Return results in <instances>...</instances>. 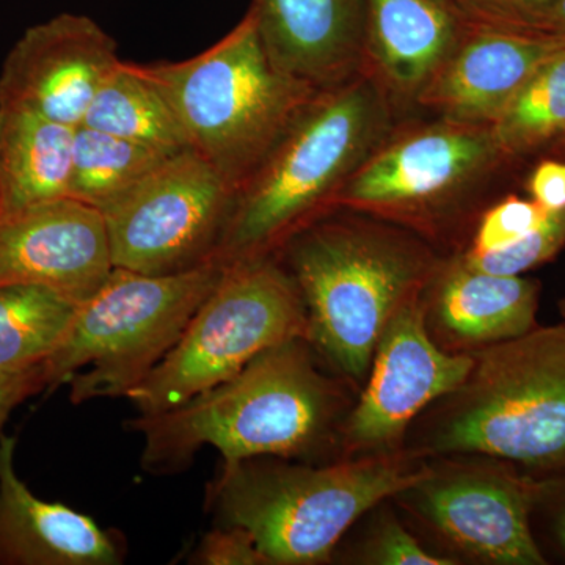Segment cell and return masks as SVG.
Here are the masks:
<instances>
[{
  "label": "cell",
  "instance_id": "10",
  "mask_svg": "<svg viewBox=\"0 0 565 565\" xmlns=\"http://www.w3.org/2000/svg\"><path fill=\"white\" fill-rule=\"evenodd\" d=\"M490 126L444 120L386 139L349 178L337 207L415 214L455 199L503 161Z\"/></svg>",
  "mask_w": 565,
  "mask_h": 565
},
{
  "label": "cell",
  "instance_id": "32",
  "mask_svg": "<svg viewBox=\"0 0 565 565\" xmlns=\"http://www.w3.org/2000/svg\"><path fill=\"white\" fill-rule=\"evenodd\" d=\"M515 33L531 36V39L553 41L565 46V0H556L545 13Z\"/></svg>",
  "mask_w": 565,
  "mask_h": 565
},
{
  "label": "cell",
  "instance_id": "12",
  "mask_svg": "<svg viewBox=\"0 0 565 565\" xmlns=\"http://www.w3.org/2000/svg\"><path fill=\"white\" fill-rule=\"evenodd\" d=\"M422 297L404 305L382 333L366 388L343 426L345 448L390 455L416 416L470 374V352L444 351L427 332Z\"/></svg>",
  "mask_w": 565,
  "mask_h": 565
},
{
  "label": "cell",
  "instance_id": "15",
  "mask_svg": "<svg viewBox=\"0 0 565 565\" xmlns=\"http://www.w3.org/2000/svg\"><path fill=\"white\" fill-rule=\"evenodd\" d=\"M250 9L275 65L316 90L363 71L366 0H253Z\"/></svg>",
  "mask_w": 565,
  "mask_h": 565
},
{
  "label": "cell",
  "instance_id": "31",
  "mask_svg": "<svg viewBox=\"0 0 565 565\" xmlns=\"http://www.w3.org/2000/svg\"><path fill=\"white\" fill-rule=\"evenodd\" d=\"M47 388L43 366L18 374H0V429L13 408L32 394Z\"/></svg>",
  "mask_w": 565,
  "mask_h": 565
},
{
  "label": "cell",
  "instance_id": "11",
  "mask_svg": "<svg viewBox=\"0 0 565 565\" xmlns=\"http://www.w3.org/2000/svg\"><path fill=\"white\" fill-rule=\"evenodd\" d=\"M459 552L500 565L545 564L530 525L534 486L490 462L427 468L396 494Z\"/></svg>",
  "mask_w": 565,
  "mask_h": 565
},
{
  "label": "cell",
  "instance_id": "18",
  "mask_svg": "<svg viewBox=\"0 0 565 565\" xmlns=\"http://www.w3.org/2000/svg\"><path fill=\"white\" fill-rule=\"evenodd\" d=\"M17 438L0 435V559L21 565H117L120 546L88 515L47 503L14 468Z\"/></svg>",
  "mask_w": 565,
  "mask_h": 565
},
{
  "label": "cell",
  "instance_id": "5",
  "mask_svg": "<svg viewBox=\"0 0 565 565\" xmlns=\"http://www.w3.org/2000/svg\"><path fill=\"white\" fill-rule=\"evenodd\" d=\"M139 70L172 107L191 150L234 189L319 92L275 65L252 9L202 54Z\"/></svg>",
  "mask_w": 565,
  "mask_h": 565
},
{
  "label": "cell",
  "instance_id": "33",
  "mask_svg": "<svg viewBox=\"0 0 565 565\" xmlns=\"http://www.w3.org/2000/svg\"><path fill=\"white\" fill-rule=\"evenodd\" d=\"M563 482L565 484V479ZM559 494L563 498H561L559 503H557V511L555 516L556 534L565 550V487L563 490H561Z\"/></svg>",
  "mask_w": 565,
  "mask_h": 565
},
{
  "label": "cell",
  "instance_id": "22",
  "mask_svg": "<svg viewBox=\"0 0 565 565\" xmlns=\"http://www.w3.org/2000/svg\"><path fill=\"white\" fill-rule=\"evenodd\" d=\"M81 303L46 286H0V374L43 366L65 340Z\"/></svg>",
  "mask_w": 565,
  "mask_h": 565
},
{
  "label": "cell",
  "instance_id": "28",
  "mask_svg": "<svg viewBox=\"0 0 565 565\" xmlns=\"http://www.w3.org/2000/svg\"><path fill=\"white\" fill-rule=\"evenodd\" d=\"M556 0H456L470 28L515 33Z\"/></svg>",
  "mask_w": 565,
  "mask_h": 565
},
{
  "label": "cell",
  "instance_id": "17",
  "mask_svg": "<svg viewBox=\"0 0 565 565\" xmlns=\"http://www.w3.org/2000/svg\"><path fill=\"white\" fill-rule=\"evenodd\" d=\"M564 44L470 28L416 104L444 120L492 126L539 66Z\"/></svg>",
  "mask_w": 565,
  "mask_h": 565
},
{
  "label": "cell",
  "instance_id": "30",
  "mask_svg": "<svg viewBox=\"0 0 565 565\" xmlns=\"http://www.w3.org/2000/svg\"><path fill=\"white\" fill-rule=\"evenodd\" d=\"M527 191L544 210H565V162L539 163L527 181Z\"/></svg>",
  "mask_w": 565,
  "mask_h": 565
},
{
  "label": "cell",
  "instance_id": "20",
  "mask_svg": "<svg viewBox=\"0 0 565 565\" xmlns=\"http://www.w3.org/2000/svg\"><path fill=\"white\" fill-rule=\"evenodd\" d=\"M76 128L0 107V211L66 199Z\"/></svg>",
  "mask_w": 565,
  "mask_h": 565
},
{
  "label": "cell",
  "instance_id": "9",
  "mask_svg": "<svg viewBox=\"0 0 565 565\" xmlns=\"http://www.w3.org/2000/svg\"><path fill=\"white\" fill-rule=\"evenodd\" d=\"M236 189L192 150L170 156L102 211L114 267L170 275L212 263Z\"/></svg>",
  "mask_w": 565,
  "mask_h": 565
},
{
  "label": "cell",
  "instance_id": "4",
  "mask_svg": "<svg viewBox=\"0 0 565 565\" xmlns=\"http://www.w3.org/2000/svg\"><path fill=\"white\" fill-rule=\"evenodd\" d=\"M427 468L390 455L322 467L256 457L223 462L210 501L218 526L245 531L267 564H319L360 516L414 486Z\"/></svg>",
  "mask_w": 565,
  "mask_h": 565
},
{
  "label": "cell",
  "instance_id": "25",
  "mask_svg": "<svg viewBox=\"0 0 565 565\" xmlns=\"http://www.w3.org/2000/svg\"><path fill=\"white\" fill-rule=\"evenodd\" d=\"M564 245L565 210H561L548 212L537 228L509 247L489 253L467 252L462 259L482 273L515 277L550 262Z\"/></svg>",
  "mask_w": 565,
  "mask_h": 565
},
{
  "label": "cell",
  "instance_id": "7",
  "mask_svg": "<svg viewBox=\"0 0 565 565\" xmlns=\"http://www.w3.org/2000/svg\"><path fill=\"white\" fill-rule=\"evenodd\" d=\"M223 273L215 263L170 275L114 267L43 363L47 388L68 385L73 404L128 396L172 351Z\"/></svg>",
  "mask_w": 565,
  "mask_h": 565
},
{
  "label": "cell",
  "instance_id": "21",
  "mask_svg": "<svg viewBox=\"0 0 565 565\" xmlns=\"http://www.w3.org/2000/svg\"><path fill=\"white\" fill-rule=\"evenodd\" d=\"M82 125L166 154L191 150L172 107L137 63L121 62L104 81Z\"/></svg>",
  "mask_w": 565,
  "mask_h": 565
},
{
  "label": "cell",
  "instance_id": "2",
  "mask_svg": "<svg viewBox=\"0 0 565 565\" xmlns=\"http://www.w3.org/2000/svg\"><path fill=\"white\" fill-rule=\"evenodd\" d=\"M340 411V390L319 370L313 345L294 338L210 392L131 424L143 437L141 467L163 475L188 467L204 446L217 449L223 462L315 455Z\"/></svg>",
  "mask_w": 565,
  "mask_h": 565
},
{
  "label": "cell",
  "instance_id": "3",
  "mask_svg": "<svg viewBox=\"0 0 565 565\" xmlns=\"http://www.w3.org/2000/svg\"><path fill=\"white\" fill-rule=\"evenodd\" d=\"M302 294L308 341L334 370L362 381L394 315L419 299L440 263L411 234L323 215L278 253Z\"/></svg>",
  "mask_w": 565,
  "mask_h": 565
},
{
  "label": "cell",
  "instance_id": "16",
  "mask_svg": "<svg viewBox=\"0 0 565 565\" xmlns=\"http://www.w3.org/2000/svg\"><path fill=\"white\" fill-rule=\"evenodd\" d=\"M468 32L456 0H366L363 70L393 102L416 103Z\"/></svg>",
  "mask_w": 565,
  "mask_h": 565
},
{
  "label": "cell",
  "instance_id": "27",
  "mask_svg": "<svg viewBox=\"0 0 565 565\" xmlns=\"http://www.w3.org/2000/svg\"><path fill=\"white\" fill-rule=\"evenodd\" d=\"M366 563L384 565H451L457 561L424 548L393 514H384L366 545Z\"/></svg>",
  "mask_w": 565,
  "mask_h": 565
},
{
  "label": "cell",
  "instance_id": "8",
  "mask_svg": "<svg viewBox=\"0 0 565 565\" xmlns=\"http://www.w3.org/2000/svg\"><path fill=\"white\" fill-rule=\"evenodd\" d=\"M294 338L308 340L307 308L281 259L234 264L225 267L172 351L126 397L139 415L172 411Z\"/></svg>",
  "mask_w": 565,
  "mask_h": 565
},
{
  "label": "cell",
  "instance_id": "23",
  "mask_svg": "<svg viewBox=\"0 0 565 565\" xmlns=\"http://www.w3.org/2000/svg\"><path fill=\"white\" fill-rule=\"evenodd\" d=\"M170 156L137 141L77 126L68 196L102 212Z\"/></svg>",
  "mask_w": 565,
  "mask_h": 565
},
{
  "label": "cell",
  "instance_id": "26",
  "mask_svg": "<svg viewBox=\"0 0 565 565\" xmlns=\"http://www.w3.org/2000/svg\"><path fill=\"white\" fill-rule=\"evenodd\" d=\"M548 211L534 200L509 196L487 211L476 232L471 253H489L509 247L545 221Z\"/></svg>",
  "mask_w": 565,
  "mask_h": 565
},
{
  "label": "cell",
  "instance_id": "14",
  "mask_svg": "<svg viewBox=\"0 0 565 565\" xmlns=\"http://www.w3.org/2000/svg\"><path fill=\"white\" fill-rule=\"evenodd\" d=\"M102 212L66 199L0 211V286L39 285L85 302L109 277Z\"/></svg>",
  "mask_w": 565,
  "mask_h": 565
},
{
  "label": "cell",
  "instance_id": "29",
  "mask_svg": "<svg viewBox=\"0 0 565 565\" xmlns=\"http://www.w3.org/2000/svg\"><path fill=\"white\" fill-rule=\"evenodd\" d=\"M200 565H267L250 535L239 527L217 526L204 535L191 557Z\"/></svg>",
  "mask_w": 565,
  "mask_h": 565
},
{
  "label": "cell",
  "instance_id": "24",
  "mask_svg": "<svg viewBox=\"0 0 565 565\" xmlns=\"http://www.w3.org/2000/svg\"><path fill=\"white\" fill-rule=\"evenodd\" d=\"M490 129L504 156L533 150L565 134V50L534 71Z\"/></svg>",
  "mask_w": 565,
  "mask_h": 565
},
{
  "label": "cell",
  "instance_id": "13",
  "mask_svg": "<svg viewBox=\"0 0 565 565\" xmlns=\"http://www.w3.org/2000/svg\"><path fill=\"white\" fill-rule=\"evenodd\" d=\"M120 63L117 41L98 22L57 14L28 29L10 51L0 73V107L77 128Z\"/></svg>",
  "mask_w": 565,
  "mask_h": 565
},
{
  "label": "cell",
  "instance_id": "19",
  "mask_svg": "<svg viewBox=\"0 0 565 565\" xmlns=\"http://www.w3.org/2000/svg\"><path fill=\"white\" fill-rule=\"evenodd\" d=\"M441 332L471 352L533 330L537 282L515 275L482 273L462 258L440 264L426 288Z\"/></svg>",
  "mask_w": 565,
  "mask_h": 565
},
{
  "label": "cell",
  "instance_id": "1",
  "mask_svg": "<svg viewBox=\"0 0 565 565\" xmlns=\"http://www.w3.org/2000/svg\"><path fill=\"white\" fill-rule=\"evenodd\" d=\"M392 104L366 70L316 93L236 189L212 263L225 269L278 255L305 226L330 214L349 178L392 134Z\"/></svg>",
  "mask_w": 565,
  "mask_h": 565
},
{
  "label": "cell",
  "instance_id": "6",
  "mask_svg": "<svg viewBox=\"0 0 565 565\" xmlns=\"http://www.w3.org/2000/svg\"><path fill=\"white\" fill-rule=\"evenodd\" d=\"M470 353L473 367L445 396L427 451L565 470V326Z\"/></svg>",
  "mask_w": 565,
  "mask_h": 565
}]
</instances>
